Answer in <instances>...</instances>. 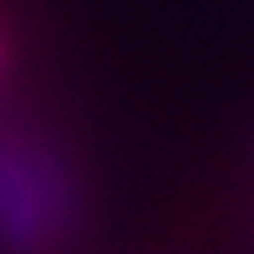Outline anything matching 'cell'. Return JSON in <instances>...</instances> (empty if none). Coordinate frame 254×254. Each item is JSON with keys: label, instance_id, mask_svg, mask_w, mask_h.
I'll use <instances>...</instances> for the list:
<instances>
[{"label": "cell", "instance_id": "1", "mask_svg": "<svg viewBox=\"0 0 254 254\" xmlns=\"http://www.w3.org/2000/svg\"><path fill=\"white\" fill-rule=\"evenodd\" d=\"M64 216V190L26 148L0 144V237L9 246H38Z\"/></svg>", "mask_w": 254, "mask_h": 254}]
</instances>
